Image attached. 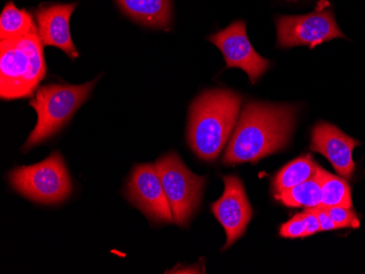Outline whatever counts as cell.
<instances>
[{
    "mask_svg": "<svg viewBox=\"0 0 365 274\" xmlns=\"http://www.w3.org/2000/svg\"><path fill=\"white\" fill-rule=\"evenodd\" d=\"M297 110L288 104H246L225 149L223 164H256L264 157L284 150L294 128Z\"/></svg>",
    "mask_w": 365,
    "mask_h": 274,
    "instance_id": "6da1fadb",
    "label": "cell"
},
{
    "mask_svg": "<svg viewBox=\"0 0 365 274\" xmlns=\"http://www.w3.org/2000/svg\"><path fill=\"white\" fill-rule=\"evenodd\" d=\"M241 105L242 96L227 89L207 90L192 102L187 142L199 159L213 162L220 155L237 126Z\"/></svg>",
    "mask_w": 365,
    "mask_h": 274,
    "instance_id": "7a4b0ae2",
    "label": "cell"
},
{
    "mask_svg": "<svg viewBox=\"0 0 365 274\" xmlns=\"http://www.w3.org/2000/svg\"><path fill=\"white\" fill-rule=\"evenodd\" d=\"M38 28L21 38L0 43V96L4 101L31 98L46 75Z\"/></svg>",
    "mask_w": 365,
    "mask_h": 274,
    "instance_id": "3957f363",
    "label": "cell"
},
{
    "mask_svg": "<svg viewBox=\"0 0 365 274\" xmlns=\"http://www.w3.org/2000/svg\"><path fill=\"white\" fill-rule=\"evenodd\" d=\"M98 78L79 85H47L38 87L30 101L31 107L34 108L38 114V124L22 150L28 152L61 132L71 122L82 104L89 99Z\"/></svg>",
    "mask_w": 365,
    "mask_h": 274,
    "instance_id": "277c9868",
    "label": "cell"
},
{
    "mask_svg": "<svg viewBox=\"0 0 365 274\" xmlns=\"http://www.w3.org/2000/svg\"><path fill=\"white\" fill-rule=\"evenodd\" d=\"M8 179L14 190L36 204H59L73 192L71 175L58 151L38 164L16 167Z\"/></svg>",
    "mask_w": 365,
    "mask_h": 274,
    "instance_id": "5b68a950",
    "label": "cell"
},
{
    "mask_svg": "<svg viewBox=\"0 0 365 274\" xmlns=\"http://www.w3.org/2000/svg\"><path fill=\"white\" fill-rule=\"evenodd\" d=\"M175 224L185 228L200 206L207 179L192 174L178 153L170 152L155 162Z\"/></svg>",
    "mask_w": 365,
    "mask_h": 274,
    "instance_id": "8992f818",
    "label": "cell"
},
{
    "mask_svg": "<svg viewBox=\"0 0 365 274\" xmlns=\"http://www.w3.org/2000/svg\"><path fill=\"white\" fill-rule=\"evenodd\" d=\"M277 33L278 45L282 48L301 45L314 48L327 41L344 38L333 12L323 7L305 16L277 18Z\"/></svg>",
    "mask_w": 365,
    "mask_h": 274,
    "instance_id": "52a82bcc",
    "label": "cell"
},
{
    "mask_svg": "<svg viewBox=\"0 0 365 274\" xmlns=\"http://www.w3.org/2000/svg\"><path fill=\"white\" fill-rule=\"evenodd\" d=\"M126 197L153 222L174 223L171 206L155 164L134 167L127 183Z\"/></svg>",
    "mask_w": 365,
    "mask_h": 274,
    "instance_id": "ba28073f",
    "label": "cell"
},
{
    "mask_svg": "<svg viewBox=\"0 0 365 274\" xmlns=\"http://www.w3.org/2000/svg\"><path fill=\"white\" fill-rule=\"evenodd\" d=\"M208 40L222 52L227 68H241L251 83H255L269 68L270 61L262 58L248 41L245 22L241 20L209 36Z\"/></svg>",
    "mask_w": 365,
    "mask_h": 274,
    "instance_id": "9c48e42d",
    "label": "cell"
},
{
    "mask_svg": "<svg viewBox=\"0 0 365 274\" xmlns=\"http://www.w3.org/2000/svg\"><path fill=\"white\" fill-rule=\"evenodd\" d=\"M222 179L225 192L222 197L211 206V210L227 234V243L223 247L225 251L245 234L248 223L253 216V209L248 201L243 183L237 176H223Z\"/></svg>",
    "mask_w": 365,
    "mask_h": 274,
    "instance_id": "30bf717a",
    "label": "cell"
},
{
    "mask_svg": "<svg viewBox=\"0 0 365 274\" xmlns=\"http://www.w3.org/2000/svg\"><path fill=\"white\" fill-rule=\"evenodd\" d=\"M360 142L350 138L333 125L319 122L314 127L311 149L327 157L336 171L344 179H350L356 171L352 151Z\"/></svg>",
    "mask_w": 365,
    "mask_h": 274,
    "instance_id": "8fae6325",
    "label": "cell"
},
{
    "mask_svg": "<svg viewBox=\"0 0 365 274\" xmlns=\"http://www.w3.org/2000/svg\"><path fill=\"white\" fill-rule=\"evenodd\" d=\"M77 6V3L53 4L40 7L36 12L38 34L43 45L61 48L71 59L79 57L69 28L71 14Z\"/></svg>",
    "mask_w": 365,
    "mask_h": 274,
    "instance_id": "7c38bea8",
    "label": "cell"
},
{
    "mask_svg": "<svg viewBox=\"0 0 365 274\" xmlns=\"http://www.w3.org/2000/svg\"><path fill=\"white\" fill-rule=\"evenodd\" d=\"M126 16L148 28H167L172 21V0H116Z\"/></svg>",
    "mask_w": 365,
    "mask_h": 274,
    "instance_id": "4fadbf2b",
    "label": "cell"
},
{
    "mask_svg": "<svg viewBox=\"0 0 365 274\" xmlns=\"http://www.w3.org/2000/svg\"><path fill=\"white\" fill-rule=\"evenodd\" d=\"M319 167L309 155L299 157L281 169L272 181L274 195L313 179Z\"/></svg>",
    "mask_w": 365,
    "mask_h": 274,
    "instance_id": "5bb4252c",
    "label": "cell"
},
{
    "mask_svg": "<svg viewBox=\"0 0 365 274\" xmlns=\"http://www.w3.org/2000/svg\"><path fill=\"white\" fill-rule=\"evenodd\" d=\"M317 172L313 179L299 184L290 189L276 194L274 198L287 206H305V208H317L322 204L321 174Z\"/></svg>",
    "mask_w": 365,
    "mask_h": 274,
    "instance_id": "9a60e30c",
    "label": "cell"
},
{
    "mask_svg": "<svg viewBox=\"0 0 365 274\" xmlns=\"http://www.w3.org/2000/svg\"><path fill=\"white\" fill-rule=\"evenodd\" d=\"M32 14L24 9H18L12 1L4 8L0 18V38L1 41L21 38L36 28Z\"/></svg>",
    "mask_w": 365,
    "mask_h": 274,
    "instance_id": "2e32d148",
    "label": "cell"
},
{
    "mask_svg": "<svg viewBox=\"0 0 365 274\" xmlns=\"http://www.w3.org/2000/svg\"><path fill=\"white\" fill-rule=\"evenodd\" d=\"M322 184V204L325 208L346 206L352 208L351 190L346 181L338 176L331 175L319 169Z\"/></svg>",
    "mask_w": 365,
    "mask_h": 274,
    "instance_id": "e0dca14e",
    "label": "cell"
},
{
    "mask_svg": "<svg viewBox=\"0 0 365 274\" xmlns=\"http://www.w3.org/2000/svg\"><path fill=\"white\" fill-rule=\"evenodd\" d=\"M327 209L330 218L337 225L338 228H358L360 226V221L351 208L331 206V208Z\"/></svg>",
    "mask_w": 365,
    "mask_h": 274,
    "instance_id": "ac0fdd59",
    "label": "cell"
},
{
    "mask_svg": "<svg viewBox=\"0 0 365 274\" xmlns=\"http://www.w3.org/2000/svg\"><path fill=\"white\" fill-rule=\"evenodd\" d=\"M305 231H307V226H305L304 216L300 214L293 216L289 222L284 223L281 226L279 234L281 237H286V238H304Z\"/></svg>",
    "mask_w": 365,
    "mask_h": 274,
    "instance_id": "d6986e66",
    "label": "cell"
},
{
    "mask_svg": "<svg viewBox=\"0 0 365 274\" xmlns=\"http://www.w3.org/2000/svg\"><path fill=\"white\" fill-rule=\"evenodd\" d=\"M303 216H304L305 226H307L305 237L312 236V235L321 232L319 216H317V212L313 208H307Z\"/></svg>",
    "mask_w": 365,
    "mask_h": 274,
    "instance_id": "ffe728a7",
    "label": "cell"
},
{
    "mask_svg": "<svg viewBox=\"0 0 365 274\" xmlns=\"http://www.w3.org/2000/svg\"><path fill=\"white\" fill-rule=\"evenodd\" d=\"M319 216V224H321V230L323 231H334L337 230V225L334 223V221L330 218L328 214V209L325 206H319L317 208H313Z\"/></svg>",
    "mask_w": 365,
    "mask_h": 274,
    "instance_id": "44dd1931",
    "label": "cell"
}]
</instances>
